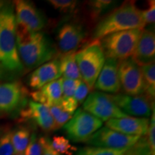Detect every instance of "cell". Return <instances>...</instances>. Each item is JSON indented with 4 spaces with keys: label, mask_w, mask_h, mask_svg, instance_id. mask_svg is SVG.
<instances>
[{
    "label": "cell",
    "mask_w": 155,
    "mask_h": 155,
    "mask_svg": "<svg viewBox=\"0 0 155 155\" xmlns=\"http://www.w3.org/2000/svg\"><path fill=\"white\" fill-rule=\"evenodd\" d=\"M14 5L0 2V81H15L25 71L16 43Z\"/></svg>",
    "instance_id": "1"
},
{
    "label": "cell",
    "mask_w": 155,
    "mask_h": 155,
    "mask_svg": "<svg viewBox=\"0 0 155 155\" xmlns=\"http://www.w3.org/2000/svg\"><path fill=\"white\" fill-rule=\"evenodd\" d=\"M16 43L25 70L31 71L55 59L57 50L44 33L32 32L16 23Z\"/></svg>",
    "instance_id": "2"
},
{
    "label": "cell",
    "mask_w": 155,
    "mask_h": 155,
    "mask_svg": "<svg viewBox=\"0 0 155 155\" xmlns=\"http://www.w3.org/2000/svg\"><path fill=\"white\" fill-rule=\"evenodd\" d=\"M141 10L134 2L127 1L101 19L92 35L93 41H99L108 35L134 29L143 30L145 27Z\"/></svg>",
    "instance_id": "3"
},
{
    "label": "cell",
    "mask_w": 155,
    "mask_h": 155,
    "mask_svg": "<svg viewBox=\"0 0 155 155\" xmlns=\"http://www.w3.org/2000/svg\"><path fill=\"white\" fill-rule=\"evenodd\" d=\"M141 32L140 29L121 31L101 39L100 45L106 58L122 61L132 57Z\"/></svg>",
    "instance_id": "4"
},
{
    "label": "cell",
    "mask_w": 155,
    "mask_h": 155,
    "mask_svg": "<svg viewBox=\"0 0 155 155\" xmlns=\"http://www.w3.org/2000/svg\"><path fill=\"white\" fill-rule=\"evenodd\" d=\"M75 61L81 78L91 90L106 61L100 42L93 41L75 53Z\"/></svg>",
    "instance_id": "5"
},
{
    "label": "cell",
    "mask_w": 155,
    "mask_h": 155,
    "mask_svg": "<svg viewBox=\"0 0 155 155\" xmlns=\"http://www.w3.org/2000/svg\"><path fill=\"white\" fill-rule=\"evenodd\" d=\"M102 125L103 122L96 116L83 108H78L74 116L63 126V129L71 141L86 142Z\"/></svg>",
    "instance_id": "6"
},
{
    "label": "cell",
    "mask_w": 155,
    "mask_h": 155,
    "mask_svg": "<svg viewBox=\"0 0 155 155\" xmlns=\"http://www.w3.org/2000/svg\"><path fill=\"white\" fill-rule=\"evenodd\" d=\"M83 110L102 122L128 116L116 105L111 95L99 91L92 92L87 96L83 103Z\"/></svg>",
    "instance_id": "7"
},
{
    "label": "cell",
    "mask_w": 155,
    "mask_h": 155,
    "mask_svg": "<svg viewBox=\"0 0 155 155\" xmlns=\"http://www.w3.org/2000/svg\"><path fill=\"white\" fill-rule=\"evenodd\" d=\"M119 78L125 94L139 96L144 94V84L141 68L131 58L119 61Z\"/></svg>",
    "instance_id": "8"
},
{
    "label": "cell",
    "mask_w": 155,
    "mask_h": 155,
    "mask_svg": "<svg viewBox=\"0 0 155 155\" xmlns=\"http://www.w3.org/2000/svg\"><path fill=\"white\" fill-rule=\"evenodd\" d=\"M140 138L119 133L107 127L100 128L86 143L94 147L113 150H128Z\"/></svg>",
    "instance_id": "9"
},
{
    "label": "cell",
    "mask_w": 155,
    "mask_h": 155,
    "mask_svg": "<svg viewBox=\"0 0 155 155\" xmlns=\"http://www.w3.org/2000/svg\"><path fill=\"white\" fill-rule=\"evenodd\" d=\"M116 105L127 115L148 119L154 110V102L149 99L144 94L129 96L125 94L111 95Z\"/></svg>",
    "instance_id": "10"
},
{
    "label": "cell",
    "mask_w": 155,
    "mask_h": 155,
    "mask_svg": "<svg viewBox=\"0 0 155 155\" xmlns=\"http://www.w3.org/2000/svg\"><path fill=\"white\" fill-rule=\"evenodd\" d=\"M16 23L32 32H40L45 28L46 19L33 2L25 0L14 2Z\"/></svg>",
    "instance_id": "11"
},
{
    "label": "cell",
    "mask_w": 155,
    "mask_h": 155,
    "mask_svg": "<svg viewBox=\"0 0 155 155\" xmlns=\"http://www.w3.org/2000/svg\"><path fill=\"white\" fill-rule=\"evenodd\" d=\"M26 90L18 81L0 83V112L16 111L25 104Z\"/></svg>",
    "instance_id": "12"
},
{
    "label": "cell",
    "mask_w": 155,
    "mask_h": 155,
    "mask_svg": "<svg viewBox=\"0 0 155 155\" xmlns=\"http://www.w3.org/2000/svg\"><path fill=\"white\" fill-rule=\"evenodd\" d=\"M83 26L76 22L64 24L58 32L57 41L59 50L63 54L75 51L86 38Z\"/></svg>",
    "instance_id": "13"
},
{
    "label": "cell",
    "mask_w": 155,
    "mask_h": 155,
    "mask_svg": "<svg viewBox=\"0 0 155 155\" xmlns=\"http://www.w3.org/2000/svg\"><path fill=\"white\" fill-rule=\"evenodd\" d=\"M119 61L114 58H106L105 63L103 66L94 87L98 91L103 92L116 94L121 90V85L119 78Z\"/></svg>",
    "instance_id": "14"
},
{
    "label": "cell",
    "mask_w": 155,
    "mask_h": 155,
    "mask_svg": "<svg viewBox=\"0 0 155 155\" xmlns=\"http://www.w3.org/2000/svg\"><path fill=\"white\" fill-rule=\"evenodd\" d=\"M20 116L24 120H33L45 132L49 133L58 130L49 108L41 104L31 101L27 107L20 111Z\"/></svg>",
    "instance_id": "15"
},
{
    "label": "cell",
    "mask_w": 155,
    "mask_h": 155,
    "mask_svg": "<svg viewBox=\"0 0 155 155\" xmlns=\"http://www.w3.org/2000/svg\"><path fill=\"white\" fill-rule=\"evenodd\" d=\"M149 123L150 121L147 118H135L128 116L108 120L106 121V127L124 134L141 137L147 134Z\"/></svg>",
    "instance_id": "16"
},
{
    "label": "cell",
    "mask_w": 155,
    "mask_h": 155,
    "mask_svg": "<svg viewBox=\"0 0 155 155\" xmlns=\"http://www.w3.org/2000/svg\"><path fill=\"white\" fill-rule=\"evenodd\" d=\"M59 60L53 59L35 68L28 78L30 88L38 90L52 81L61 77Z\"/></svg>",
    "instance_id": "17"
},
{
    "label": "cell",
    "mask_w": 155,
    "mask_h": 155,
    "mask_svg": "<svg viewBox=\"0 0 155 155\" xmlns=\"http://www.w3.org/2000/svg\"><path fill=\"white\" fill-rule=\"evenodd\" d=\"M155 35L151 30H142L131 58L139 66L154 63Z\"/></svg>",
    "instance_id": "18"
},
{
    "label": "cell",
    "mask_w": 155,
    "mask_h": 155,
    "mask_svg": "<svg viewBox=\"0 0 155 155\" xmlns=\"http://www.w3.org/2000/svg\"><path fill=\"white\" fill-rule=\"evenodd\" d=\"M30 95L35 102L41 104L48 108L59 105L63 97L61 78L48 83L41 88L32 92Z\"/></svg>",
    "instance_id": "19"
},
{
    "label": "cell",
    "mask_w": 155,
    "mask_h": 155,
    "mask_svg": "<svg viewBox=\"0 0 155 155\" xmlns=\"http://www.w3.org/2000/svg\"><path fill=\"white\" fill-rule=\"evenodd\" d=\"M59 64L61 75L64 78L82 80L75 61V51L62 55L60 58Z\"/></svg>",
    "instance_id": "20"
},
{
    "label": "cell",
    "mask_w": 155,
    "mask_h": 155,
    "mask_svg": "<svg viewBox=\"0 0 155 155\" xmlns=\"http://www.w3.org/2000/svg\"><path fill=\"white\" fill-rule=\"evenodd\" d=\"M144 84V94L152 102L155 95V65L154 63L140 66Z\"/></svg>",
    "instance_id": "21"
},
{
    "label": "cell",
    "mask_w": 155,
    "mask_h": 155,
    "mask_svg": "<svg viewBox=\"0 0 155 155\" xmlns=\"http://www.w3.org/2000/svg\"><path fill=\"white\" fill-rule=\"evenodd\" d=\"M31 137L30 129L24 127L12 131V141L15 154H22L26 150Z\"/></svg>",
    "instance_id": "22"
},
{
    "label": "cell",
    "mask_w": 155,
    "mask_h": 155,
    "mask_svg": "<svg viewBox=\"0 0 155 155\" xmlns=\"http://www.w3.org/2000/svg\"><path fill=\"white\" fill-rule=\"evenodd\" d=\"M50 144L53 150L59 154L73 155L78 151L77 147L73 146L68 139L63 136H54Z\"/></svg>",
    "instance_id": "23"
},
{
    "label": "cell",
    "mask_w": 155,
    "mask_h": 155,
    "mask_svg": "<svg viewBox=\"0 0 155 155\" xmlns=\"http://www.w3.org/2000/svg\"><path fill=\"white\" fill-rule=\"evenodd\" d=\"M116 2L111 0H95L88 2L89 15L92 19L99 18L101 15L113 7Z\"/></svg>",
    "instance_id": "24"
},
{
    "label": "cell",
    "mask_w": 155,
    "mask_h": 155,
    "mask_svg": "<svg viewBox=\"0 0 155 155\" xmlns=\"http://www.w3.org/2000/svg\"><path fill=\"white\" fill-rule=\"evenodd\" d=\"M127 150H113L98 147H86L78 150L76 155H124Z\"/></svg>",
    "instance_id": "25"
},
{
    "label": "cell",
    "mask_w": 155,
    "mask_h": 155,
    "mask_svg": "<svg viewBox=\"0 0 155 155\" xmlns=\"http://www.w3.org/2000/svg\"><path fill=\"white\" fill-rule=\"evenodd\" d=\"M124 155H155L151 150L146 135L141 137L133 146L128 149Z\"/></svg>",
    "instance_id": "26"
},
{
    "label": "cell",
    "mask_w": 155,
    "mask_h": 155,
    "mask_svg": "<svg viewBox=\"0 0 155 155\" xmlns=\"http://www.w3.org/2000/svg\"><path fill=\"white\" fill-rule=\"evenodd\" d=\"M49 110L58 129L63 127L72 118V114L64 111L59 105L50 106Z\"/></svg>",
    "instance_id": "27"
},
{
    "label": "cell",
    "mask_w": 155,
    "mask_h": 155,
    "mask_svg": "<svg viewBox=\"0 0 155 155\" xmlns=\"http://www.w3.org/2000/svg\"><path fill=\"white\" fill-rule=\"evenodd\" d=\"M48 2L62 13H72L78 5V2L73 0H49Z\"/></svg>",
    "instance_id": "28"
},
{
    "label": "cell",
    "mask_w": 155,
    "mask_h": 155,
    "mask_svg": "<svg viewBox=\"0 0 155 155\" xmlns=\"http://www.w3.org/2000/svg\"><path fill=\"white\" fill-rule=\"evenodd\" d=\"M15 150L12 141V131H7L0 137V155H14Z\"/></svg>",
    "instance_id": "29"
},
{
    "label": "cell",
    "mask_w": 155,
    "mask_h": 155,
    "mask_svg": "<svg viewBox=\"0 0 155 155\" xmlns=\"http://www.w3.org/2000/svg\"><path fill=\"white\" fill-rule=\"evenodd\" d=\"M42 148L40 139L35 134H32L25 151V155H42Z\"/></svg>",
    "instance_id": "30"
},
{
    "label": "cell",
    "mask_w": 155,
    "mask_h": 155,
    "mask_svg": "<svg viewBox=\"0 0 155 155\" xmlns=\"http://www.w3.org/2000/svg\"><path fill=\"white\" fill-rule=\"evenodd\" d=\"M81 80H72L68 78H61L62 91H63V96L73 97L74 95L75 88L78 85Z\"/></svg>",
    "instance_id": "31"
},
{
    "label": "cell",
    "mask_w": 155,
    "mask_h": 155,
    "mask_svg": "<svg viewBox=\"0 0 155 155\" xmlns=\"http://www.w3.org/2000/svg\"><path fill=\"white\" fill-rule=\"evenodd\" d=\"M88 87L82 80L79 81L78 85L76 88H75L74 95H73V98L76 101L78 104H83V101L86 99L87 96H88V91H89Z\"/></svg>",
    "instance_id": "32"
},
{
    "label": "cell",
    "mask_w": 155,
    "mask_h": 155,
    "mask_svg": "<svg viewBox=\"0 0 155 155\" xmlns=\"http://www.w3.org/2000/svg\"><path fill=\"white\" fill-rule=\"evenodd\" d=\"M59 106L63 108L64 111H65L68 113L72 114H74V112L76 111L78 104L76 101L74 99L73 97H65L63 96L61 98V101H60Z\"/></svg>",
    "instance_id": "33"
},
{
    "label": "cell",
    "mask_w": 155,
    "mask_h": 155,
    "mask_svg": "<svg viewBox=\"0 0 155 155\" xmlns=\"http://www.w3.org/2000/svg\"><path fill=\"white\" fill-rule=\"evenodd\" d=\"M147 139L152 152L155 154V116L154 110L152 111V116L149 123L148 130L147 133Z\"/></svg>",
    "instance_id": "34"
},
{
    "label": "cell",
    "mask_w": 155,
    "mask_h": 155,
    "mask_svg": "<svg viewBox=\"0 0 155 155\" xmlns=\"http://www.w3.org/2000/svg\"><path fill=\"white\" fill-rule=\"evenodd\" d=\"M145 24L152 25L155 22V2L154 0L148 1V7L144 11H141Z\"/></svg>",
    "instance_id": "35"
},
{
    "label": "cell",
    "mask_w": 155,
    "mask_h": 155,
    "mask_svg": "<svg viewBox=\"0 0 155 155\" xmlns=\"http://www.w3.org/2000/svg\"><path fill=\"white\" fill-rule=\"evenodd\" d=\"M39 139H40L42 148V155H60L52 148L50 139L46 137H41Z\"/></svg>",
    "instance_id": "36"
},
{
    "label": "cell",
    "mask_w": 155,
    "mask_h": 155,
    "mask_svg": "<svg viewBox=\"0 0 155 155\" xmlns=\"http://www.w3.org/2000/svg\"><path fill=\"white\" fill-rule=\"evenodd\" d=\"M8 128L7 127H5V126H2L0 125V137L4 133L6 132L7 131H8Z\"/></svg>",
    "instance_id": "37"
},
{
    "label": "cell",
    "mask_w": 155,
    "mask_h": 155,
    "mask_svg": "<svg viewBox=\"0 0 155 155\" xmlns=\"http://www.w3.org/2000/svg\"><path fill=\"white\" fill-rule=\"evenodd\" d=\"M15 155H24L23 154H15Z\"/></svg>",
    "instance_id": "38"
}]
</instances>
